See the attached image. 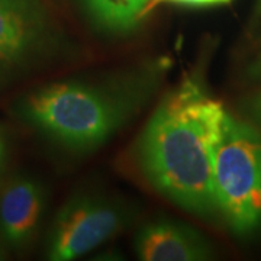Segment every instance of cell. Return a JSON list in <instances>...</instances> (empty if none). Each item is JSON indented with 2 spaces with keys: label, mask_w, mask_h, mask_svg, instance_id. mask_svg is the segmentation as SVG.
Returning <instances> with one entry per match:
<instances>
[{
  "label": "cell",
  "mask_w": 261,
  "mask_h": 261,
  "mask_svg": "<svg viewBox=\"0 0 261 261\" xmlns=\"http://www.w3.org/2000/svg\"><path fill=\"white\" fill-rule=\"evenodd\" d=\"M260 20H261V0H255L254 10H252V20H251L252 28H254V27H257Z\"/></svg>",
  "instance_id": "7c38bea8"
},
{
  "label": "cell",
  "mask_w": 261,
  "mask_h": 261,
  "mask_svg": "<svg viewBox=\"0 0 261 261\" xmlns=\"http://www.w3.org/2000/svg\"><path fill=\"white\" fill-rule=\"evenodd\" d=\"M96 27L113 35L138 28L152 0H82Z\"/></svg>",
  "instance_id": "ba28073f"
},
{
  "label": "cell",
  "mask_w": 261,
  "mask_h": 261,
  "mask_svg": "<svg viewBox=\"0 0 261 261\" xmlns=\"http://www.w3.org/2000/svg\"><path fill=\"white\" fill-rule=\"evenodd\" d=\"M134 248L142 261H205L214 255L211 243L197 229L164 216L141 226Z\"/></svg>",
  "instance_id": "5b68a950"
},
{
  "label": "cell",
  "mask_w": 261,
  "mask_h": 261,
  "mask_svg": "<svg viewBox=\"0 0 261 261\" xmlns=\"http://www.w3.org/2000/svg\"><path fill=\"white\" fill-rule=\"evenodd\" d=\"M163 71L161 64H149L106 80L48 84L25 99L22 116L65 148L90 152L140 112Z\"/></svg>",
  "instance_id": "7a4b0ae2"
},
{
  "label": "cell",
  "mask_w": 261,
  "mask_h": 261,
  "mask_svg": "<svg viewBox=\"0 0 261 261\" xmlns=\"http://www.w3.org/2000/svg\"><path fill=\"white\" fill-rule=\"evenodd\" d=\"M5 160H6V141L0 130V174H2L3 166H5Z\"/></svg>",
  "instance_id": "4fadbf2b"
},
{
  "label": "cell",
  "mask_w": 261,
  "mask_h": 261,
  "mask_svg": "<svg viewBox=\"0 0 261 261\" xmlns=\"http://www.w3.org/2000/svg\"><path fill=\"white\" fill-rule=\"evenodd\" d=\"M47 38V22L31 0H0V60L5 64L31 58L45 47Z\"/></svg>",
  "instance_id": "52a82bcc"
},
{
  "label": "cell",
  "mask_w": 261,
  "mask_h": 261,
  "mask_svg": "<svg viewBox=\"0 0 261 261\" xmlns=\"http://www.w3.org/2000/svg\"><path fill=\"white\" fill-rule=\"evenodd\" d=\"M3 67H8V65L5 64V63H3V61L0 60V68H3Z\"/></svg>",
  "instance_id": "5bb4252c"
},
{
  "label": "cell",
  "mask_w": 261,
  "mask_h": 261,
  "mask_svg": "<svg viewBox=\"0 0 261 261\" xmlns=\"http://www.w3.org/2000/svg\"><path fill=\"white\" fill-rule=\"evenodd\" d=\"M47 197L37 180L16 176L0 189V235L13 248H23L37 235Z\"/></svg>",
  "instance_id": "8992f818"
},
{
  "label": "cell",
  "mask_w": 261,
  "mask_h": 261,
  "mask_svg": "<svg viewBox=\"0 0 261 261\" xmlns=\"http://www.w3.org/2000/svg\"><path fill=\"white\" fill-rule=\"evenodd\" d=\"M218 212L237 233L261 226V132L226 113L215 148Z\"/></svg>",
  "instance_id": "3957f363"
},
{
  "label": "cell",
  "mask_w": 261,
  "mask_h": 261,
  "mask_svg": "<svg viewBox=\"0 0 261 261\" xmlns=\"http://www.w3.org/2000/svg\"><path fill=\"white\" fill-rule=\"evenodd\" d=\"M248 109L251 112L252 118L261 123V93L257 94L255 97H252L251 102L248 103Z\"/></svg>",
  "instance_id": "30bf717a"
},
{
  "label": "cell",
  "mask_w": 261,
  "mask_h": 261,
  "mask_svg": "<svg viewBox=\"0 0 261 261\" xmlns=\"http://www.w3.org/2000/svg\"><path fill=\"white\" fill-rule=\"evenodd\" d=\"M129 219V211L121 202L96 192H79L56 215L48 238V260L84 257L122 232Z\"/></svg>",
  "instance_id": "277c9868"
},
{
  "label": "cell",
  "mask_w": 261,
  "mask_h": 261,
  "mask_svg": "<svg viewBox=\"0 0 261 261\" xmlns=\"http://www.w3.org/2000/svg\"><path fill=\"white\" fill-rule=\"evenodd\" d=\"M248 74L251 75L252 79H255V80H261V54L248 67Z\"/></svg>",
  "instance_id": "8fae6325"
},
{
  "label": "cell",
  "mask_w": 261,
  "mask_h": 261,
  "mask_svg": "<svg viewBox=\"0 0 261 261\" xmlns=\"http://www.w3.org/2000/svg\"><path fill=\"white\" fill-rule=\"evenodd\" d=\"M225 115L193 74L163 97L137 142V164L149 186L190 214L218 211L214 160Z\"/></svg>",
  "instance_id": "6da1fadb"
},
{
  "label": "cell",
  "mask_w": 261,
  "mask_h": 261,
  "mask_svg": "<svg viewBox=\"0 0 261 261\" xmlns=\"http://www.w3.org/2000/svg\"><path fill=\"white\" fill-rule=\"evenodd\" d=\"M154 2H166V3L186 5V6H214V5L229 3L231 0H154Z\"/></svg>",
  "instance_id": "9c48e42d"
}]
</instances>
